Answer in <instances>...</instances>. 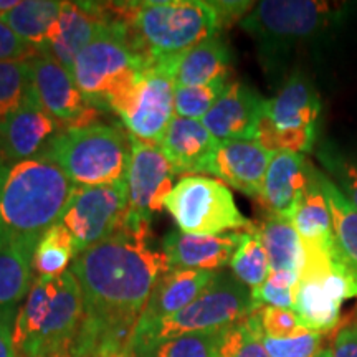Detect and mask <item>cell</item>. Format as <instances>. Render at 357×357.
Listing matches in <instances>:
<instances>
[{
	"label": "cell",
	"instance_id": "cell-1",
	"mask_svg": "<svg viewBox=\"0 0 357 357\" xmlns=\"http://www.w3.org/2000/svg\"><path fill=\"white\" fill-rule=\"evenodd\" d=\"M151 242V229L124 225L75 258L70 271L82 288L83 316L68 357L129 354L151 293L171 270L166 255Z\"/></svg>",
	"mask_w": 357,
	"mask_h": 357
},
{
	"label": "cell",
	"instance_id": "cell-2",
	"mask_svg": "<svg viewBox=\"0 0 357 357\" xmlns=\"http://www.w3.org/2000/svg\"><path fill=\"white\" fill-rule=\"evenodd\" d=\"M105 8L109 19L126 25L132 47L151 63L176 58L222 29L213 2L204 0L124 2Z\"/></svg>",
	"mask_w": 357,
	"mask_h": 357
},
{
	"label": "cell",
	"instance_id": "cell-3",
	"mask_svg": "<svg viewBox=\"0 0 357 357\" xmlns=\"http://www.w3.org/2000/svg\"><path fill=\"white\" fill-rule=\"evenodd\" d=\"M77 185L47 154L0 167V236L37 238L60 222Z\"/></svg>",
	"mask_w": 357,
	"mask_h": 357
},
{
	"label": "cell",
	"instance_id": "cell-4",
	"mask_svg": "<svg viewBox=\"0 0 357 357\" xmlns=\"http://www.w3.org/2000/svg\"><path fill=\"white\" fill-rule=\"evenodd\" d=\"M83 296L71 271L37 276L13 329L19 357H68L82 323Z\"/></svg>",
	"mask_w": 357,
	"mask_h": 357
},
{
	"label": "cell",
	"instance_id": "cell-5",
	"mask_svg": "<svg viewBox=\"0 0 357 357\" xmlns=\"http://www.w3.org/2000/svg\"><path fill=\"white\" fill-rule=\"evenodd\" d=\"M75 60V83L93 108L116 113L151 65L136 52L126 25L109 19Z\"/></svg>",
	"mask_w": 357,
	"mask_h": 357
},
{
	"label": "cell",
	"instance_id": "cell-6",
	"mask_svg": "<svg viewBox=\"0 0 357 357\" xmlns=\"http://www.w3.org/2000/svg\"><path fill=\"white\" fill-rule=\"evenodd\" d=\"M341 13V7L328 2L265 0L255 3L240 25L255 40L266 73L280 77L294 48L328 30Z\"/></svg>",
	"mask_w": 357,
	"mask_h": 357
},
{
	"label": "cell",
	"instance_id": "cell-7",
	"mask_svg": "<svg viewBox=\"0 0 357 357\" xmlns=\"http://www.w3.org/2000/svg\"><path fill=\"white\" fill-rule=\"evenodd\" d=\"M45 154L78 187L121 184L131 160V136L105 123L61 129Z\"/></svg>",
	"mask_w": 357,
	"mask_h": 357
},
{
	"label": "cell",
	"instance_id": "cell-8",
	"mask_svg": "<svg viewBox=\"0 0 357 357\" xmlns=\"http://www.w3.org/2000/svg\"><path fill=\"white\" fill-rule=\"evenodd\" d=\"M252 298V289L234 275L217 273L200 296L177 314L159 321L146 331L132 334L129 352L139 357L160 342L189 333L218 331L238 323L260 310Z\"/></svg>",
	"mask_w": 357,
	"mask_h": 357
},
{
	"label": "cell",
	"instance_id": "cell-9",
	"mask_svg": "<svg viewBox=\"0 0 357 357\" xmlns=\"http://www.w3.org/2000/svg\"><path fill=\"white\" fill-rule=\"evenodd\" d=\"M321 98L303 71L284 79L271 100H266L257 141L270 151L311 153L318 132Z\"/></svg>",
	"mask_w": 357,
	"mask_h": 357
},
{
	"label": "cell",
	"instance_id": "cell-10",
	"mask_svg": "<svg viewBox=\"0 0 357 357\" xmlns=\"http://www.w3.org/2000/svg\"><path fill=\"white\" fill-rule=\"evenodd\" d=\"M164 208L174 217L178 230L189 235L215 236L247 230L252 225L236 207L229 187L197 174L181 177L167 195Z\"/></svg>",
	"mask_w": 357,
	"mask_h": 357
},
{
	"label": "cell",
	"instance_id": "cell-11",
	"mask_svg": "<svg viewBox=\"0 0 357 357\" xmlns=\"http://www.w3.org/2000/svg\"><path fill=\"white\" fill-rule=\"evenodd\" d=\"M128 184L78 187L66 204L60 223L70 231L77 257L105 242L126 225Z\"/></svg>",
	"mask_w": 357,
	"mask_h": 357
},
{
	"label": "cell",
	"instance_id": "cell-12",
	"mask_svg": "<svg viewBox=\"0 0 357 357\" xmlns=\"http://www.w3.org/2000/svg\"><path fill=\"white\" fill-rule=\"evenodd\" d=\"M116 114L129 136L158 146L176 118V84L164 61L147 65Z\"/></svg>",
	"mask_w": 357,
	"mask_h": 357
},
{
	"label": "cell",
	"instance_id": "cell-13",
	"mask_svg": "<svg viewBox=\"0 0 357 357\" xmlns=\"http://www.w3.org/2000/svg\"><path fill=\"white\" fill-rule=\"evenodd\" d=\"M177 174L158 146L147 144L131 136V160L126 184L129 212L126 225L151 229L154 217L164 208L174 189Z\"/></svg>",
	"mask_w": 357,
	"mask_h": 357
},
{
	"label": "cell",
	"instance_id": "cell-14",
	"mask_svg": "<svg viewBox=\"0 0 357 357\" xmlns=\"http://www.w3.org/2000/svg\"><path fill=\"white\" fill-rule=\"evenodd\" d=\"M35 96L61 129L83 128L100 123L101 111L89 105L75 83L73 75L50 55L30 61Z\"/></svg>",
	"mask_w": 357,
	"mask_h": 357
},
{
	"label": "cell",
	"instance_id": "cell-15",
	"mask_svg": "<svg viewBox=\"0 0 357 357\" xmlns=\"http://www.w3.org/2000/svg\"><path fill=\"white\" fill-rule=\"evenodd\" d=\"M265 102V98L248 84L229 83L218 101L200 121L218 142L257 139Z\"/></svg>",
	"mask_w": 357,
	"mask_h": 357
},
{
	"label": "cell",
	"instance_id": "cell-16",
	"mask_svg": "<svg viewBox=\"0 0 357 357\" xmlns=\"http://www.w3.org/2000/svg\"><path fill=\"white\" fill-rule=\"evenodd\" d=\"M60 131L61 126L45 111L32 88L24 105L0 126L3 159L6 162H20L38 158Z\"/></svg>",
	"mask_w": 357,
	"mask_h": 357
},
{
	"label": "cell",
	"instance_id": "cell-17",
	"mask_svg": "<svg viewBox=\"0 0 357 357\" xmlns=\"http://www.w3.org/2000/svg\"><path fill=\"white\" fill-rule=\"evenodd\" d=\"M271 155L273 151L257 139L222 141L213 154L208 174L248 197L260 200Z\"/></svg>",
	"mask_w": 357,
	"mask_h": 357
},
{
	"label": "cell",
	"instance_id": "cell-18",
	"mask_svg": "<svg viewBox=\"0 0 357 357\" xmlns=\"http://www.w3.org/2000/svg\"><path fill=\"white\" fill-rule=\"evenodd\" d=\"M108 22L101 3L63 2L48 38L47 55L73 71L75 60Z\"/></svg>",
	"mask_w": 357,
	"mask_h": 357
},
{
	"label": "cell",
	"instance_id": "cell-19",
	"mask_svg": "<svg viewBox=\"0 0 357 357\" xmlns=\"http://www.w3.org/2000/svg\"><path fill=\"white\" fill-rule=\"evenodd\" d=\"M314 166L305 154L275 151L268 164L260 202L265 212L291 218Z\"/></svg>",
	"mask_w": 357,
	"mask_h": 357
},
{
	"label": "cell",
	"instance_id": "cell-20",
	"mask_svg": "<svg viewBox=\"0 0 357 357\" xmlns=\"http://www.w3.org/2000/svg\"><path fill=\"white\" fill-rule=\"evenodd\" d=\"M218 271L171 268L155 283L134 333L146 331L189 306L212 283Z\"/></svg>",
	"mask_w": 357,
	"mask_h": 357
},
{
	"label": "cell",
	"instance_id": "cell-21",
	"mask_svg": "<svg viewBox=\"0 0 357 357\" xmlns=\"http://www.w3.org/2000/svg\"><path fill=\"white\" fill-rule=\"evenodd\" d=\"M240 238L242 231L202 236L176 230L164 236L160 252L166 255L171 268L215 271L229 265Z\"/></svg>",
	"mask_w": 357,
	"mask_h": 357
},
{
	"label": "cell",
	"instance_id": "cell-22",
	"mask_svg": "<svg viewBox=\"0 0 357 357\" xmlns=\"http://www.w3.org/2000/svg\"><path fill=\"white\" fill-rule=\"evenodd\" d=\"M318 174L319 169H312L310 184L294 208L291 222L301 238L306 261H333V220Z\"/></svg>",
	"mask_w": 357,
	"mask_h": 357
},
{
	"label": "cell",
	"instance_id": "cell-23",
	"mask_svg": "<svg viewBox=\"0 0 357 357\" xmlns=\"http://www.w3.org/2000/svg\"><path fill=\"white\" fill-rule=\"evenodd\" d=\"M217 146L218 141L202 121L176 116L169 124L159 149L171 162L176 174H208Z\"/></svg>",
	"mask_w": 357,
	"mask_h": 357
},
{
	"label": "cell",
	"instance_id": "cell-24",
	"mask_svg": "<svg viewBox=\"0 0 357 357\" xmlns=\"http://www.w3.org/2000/svg\"><path fill=\"white\" fill-rule=\"evenodd\" d=\"M40 240L0 236V316L19 314L35 281L33 255Z\"/></svg>",
	"mask_w": 357,
	"mask_h": 357
},
{
	"label": "cell",
	"instance_id": "cell-25",
	"mask_svg": "<svg viewBox=\"0 0 357 357\" xmlns=\"http://www.w3.org/2000/svg\"><path fill=\"white\" fill-rule=\"evenodd\" d=\"M176 88L207 86L227 82L230 75L231 53L220 35L195 45L171 60H164Z\"/></svg>",
	"mask_w": 357,
	"mask_h": 357
},
{
	"label": "cell",
	"instance_id": "cell-26",
	"mask_svg": "<svg viewBox=\"0 0 357 357\" xmlns=\"http://www.w3.org/2000/svg\"><path fill=\"white\" fill-rule=\"evenodd\" d=\"M331 266L333 261L307 263L303 266L293 311L306 331L329 333L341 321V305L328 293L323 283V273Z\"/></svg>",
	"mask_w": 357,
	"mask_h": 357
},
{
	"label": "cell",
	"instance_id": "cell-27",
	"mask_svg": "<svg viewBox=\"0 0 357 357\" xmlns=\"http://www.w3.org/2000/svg\"><path fill=\"white\" fill-rule=\"evenodd\" d=\"M318 177L331 212L334 236L333 263L341 266L357 283V208L323 171H319Z\"/></svg>",
	"mask_w": 357,
	"mask_h": 357
},
{
	"label": "cell",
	"instance_id": "cell-28",
	"mask_svg": "<svg viewBox=\"0 0 357 357\" xmlns=\"http://www.w3.org/2000/svg\"><path fill=\"white\" fill-rule=\"evenodd\" d=\"M255 227L266 250L271 271H289L301 275L306 253L291 218L265 212L260 223Z\"/></svg>",
	"mask_w": 357,
	"mask_h": 357
},
{
	"label": "cell",
	"instance_id": "cell-29",
	"mask_svg": "<svg viewBox=\"0 0 357 357\" xmlns=\"http://www.w3.org/2000/svg\"><path fill=\"white\" fill-rule=\"evenodd\" d=\"M61 6L63 2L55 0H24L2 13L0 19L24 42L32 45L40 55H47L48 38L60 15Z\"/></svg>",
	"mask_w": 357,
	"mask_h": 357
},
{
	"label": "cell",
	"instance_id": "cell-30",
	"mask_svg": "<svg viewBox=\"0 0 357 357\" xmlns=\"http://www.w3.org/2000/svg\"><path fill=\"white\" fill-rule=\"evenodd\" d=\"M231 275L250 289L261 287L270 276V260L258 236L255 223L242 231L238 247L230 260Z\"/></svg>",
	"mask_w": 357,
	"mask_h": 357
},
{
	"label": "cell",
	"instance_id": "cell-31",
	"mask_svg": "<svg viewBox=\"0 0 357 357\" xmlns=\"http://www.w3.org/2000/svg\"><path fill=\"white\" fill-rule=\"evenodd\" d=\"M77 258V248L70 231L60 222L42 236L33 255V273L37 276H60L68 271Z\"/></svg>",
	"mask_w": 357,
	"mask_h": 357
},
{
	"label": "cell",
	"instance_id": "cell-32",
	"mask_svg": "<svg viewBox=\"0 0 357 357\" xmlns=\"http://www.w3.org/2000/svg\"><path fill=\"white\" fill-rule=\"evenodd\" d=\"M260 310L222 329L218 341V357H270L263 344Z\"/></svg>",
	"mask_w": 357,
	"mask_h": 357
},
{
	"label": "cell",
	"instance_id": "cell-33",
	"mask_svg": "<svg viewBox=\"0 0 357 357\" xmlns=\"http://www.w3.org/2000/svg\"><path fill=\"white\" fill-rule=\"evenodd\" d=\"M30 91V61H0V126L24 105Z\"/></svg>",
	"mask_w": 357,
	"mask_h": 357
},
{
	"label": "cell",
	"instance_id": "cell-34",
	"mask_svg": "<svg viewBox=\"0 0 357 357\" xmlns=\"http://www.w3.org/2000/svg\"><path fill=\"white\" fill-rule=\"evenodd\" d=\"M319 162L349 202L357 208V154L341 149L336 144L326 142L318 149Z\"/></svg>",
	"mask_w": 357,
	"mask_h": 357
},
{
	"label": "cell",
	"instance_id": "cell-35",
	"mask_svg": "<svg viewBox=\"0 0 357 357\" xmlns=\"http://www.w3.org/2000/svg\"><path fill=\"white\" fill-rule=\"evenodd\" d=\"M218 331L189 333L160 342L139 357H218Z\"/></svg>",
	"mask_w": 357,
	"mask_h": 357
},
{
	"label": "cell",
	"instance_id": "cell-36",
	"mask_svg": "<svg viewBox=\"0 0 357 357\" xmlns=\"http://www.w3.org/2000/svg\"><path fill=\"white\" fill-rule=\"evenodd\" d=\"M227 84V82H218L207 86L176 88V116L200 121L218 101Z\"/></svg>",
	"mask_w": 357,
	"mask_h": 357
},
{
	"label": "cell",
	"instance_id": "cell-37",
	"mask_svg": "<svg viewBox=\"0 0 357 357\" xmlns=\"http://www.w3.org/2000/svg\"><path fill=\"white\" fill-rule=\"evenodd\" d=\"M263 344L270 357H314L321 351L323 334L305 331L284 339L263 336Z\"/></svg>",
	"mask_w": 357,
	"mask_h": 357
},
{
	"label": "cell",
	"instance_id": "cell-38",
	"mask_svg": "<svg viewBox=\"0 0 357 357\" xmlns=\"http://www.w3.org/2000/svg\"><path fill=\"white\" fill-rule=\"evenodd\" d=\"M260 319L261 328L265 336L284 339L296 336V334L305 333L306 329L303 328L298 321L296 314L291 310H281V307L273 306H261L260 307Z\"/></svg>",
	"mask_w": 357,
	"mask_h": 357
},
{
	"label": "cell",
	"instance_id": "cell-39",
	"mask_svg": "<svg viewBox=\"0 0 357 357\" xmlns=\"http://www.w3.org/2000/svg\"><path fill=\"white\" fill-rule=\"evenodd\" d=\"M40 53L0 19V61H32Z\"/></svg>",
	"mask_w": 357,
	"mask_h": 357
},
{
	"label": "cell",
	"instance_id": "cell-40",
	"mask_svg": "<svg viewBox=\"0 0 357 357\" xmlns=\"http://www.w3.org/2000/svg\"><path fill=\"white\" fill-rule=\"evenodd\" d=\"M331 349L333 357H357V306L339 321Z\"/></svg>",
	"mask_w": 357,
	"mask_h": 357
},
{
	"label": "cell",
	"instance_id": "cell-41",
	"mask_svg": "<svg viewBox=\"0 0 357 357\" xmlns=\"http://www.w3.org/2000/svg\"><path fill=\"white\" fill-rule=\"evenodd\" d=\"M294 294L296 288H280L271 284L270 281H265L261 287L252 289V298L257 305H268L273 307H281V310H291L294 307Z\"/></svg>",
	"mask_w": 357,
	"mask_h": 357
},
{
	"label": "cell",
	"instance_id": "cell-42",
	"mask_svg": "<svg viewBox=\"0 0 357 357\" xmlns=\"http://www.w3.org/2000/svg\"><path fill=\"white\" fill-rule=\"evenodd\" d=\"M17 314L0 316V357H19L13 341Z\"/></svg>",
	"mask_w": 357,
	"mask_h": 357
},
{
	"label": "cell",
	"instance_id": "cell-43",
	"mask_svg": "<svg viewBox=\"0 0 357 357\" xmlns=\"http://www.w3.org/2000/svg\"><path fill=\"white\" fill-rule=\"evenodd\" d=\"M17 3L19 2H12V0H0V15L10 10V8L15 7Z\"/></svg>",
	"mask_w": 357,
	"mask_h": 357
},
{
	"label": "cell",
	"instance_id": "cell-44",
	"mask_svg": "<svg viewBox=\"0 0 357 357\" xmlns=\"http://www.w3.org/2000/svg\"><path fill=\"white\" fill-rule=\"evenodd\" d=\"M314 357H333V349L331 347H323Z\"/></svg>",
	"mask_w": 357,
	"mask_h": 357
},
{
	"label": "cell",
	"instance_id": "cell-45",
	"mask_svg": "<svg viewBox=\"0 0 357 357\" xmlns=\"http://www.w3.org/2000/svg\"><path fill=\"white\" fill-rule=\"evenodd\" d=\"M3 164H6V159H3V154H2V149H0V167L3 166Z\"/></svg>",
	"mask_w": 357,
	"mask_h": 357
},
{
	"label": "cell",
	"instance_id": "cell-46",
	"mask_svg": "<svg viewBox=\"0 0 357 357\" xmlns=\"http://www.w3.org/2000/svg\"><path fill=\"white\" fill-rule=\"evenodd\" d=\"M121 357H134V356L131 354V352H129V354H124V356H121Z\"/></svg>",
	"mask_w": 357,
	"mask_h": 357
}]
</instances>
